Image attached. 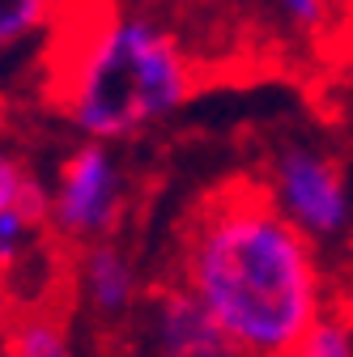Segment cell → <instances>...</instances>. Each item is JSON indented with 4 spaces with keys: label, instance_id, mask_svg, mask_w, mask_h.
I'll return each mask as SVG.
<instances>
[{
    "label": "cell",
    "instance_id": "6da1fadb",
    "mask_svg": "<svg viewBox=\"0 0 353 357\" xmlns=\"http://www.w3.org/2000/svg\"><path fill=\"white\" fill-rule=\"evenodd\" d=\"M239 357H290L332 310L324 255L269 204L255 178L200 196L179 230L174 273Z\"/></svg>",
    "mask_w": 353,
    "mask_h": 357
},
{
    "label": "cell",
    "instance_id": "7a4b0ae2",
    "mask_svg": "<svg viewBox=\"0 0 353 357\" xmlns=\"http://www.w3.org/2000/svg\"><path fill=\"white\" fill-rule=\"evenodd\" d=\"M56 30L47 94L81 141H137L200 89L183 34L149 9H64Z\"/></svg>",
    "mask_w": 353,
    "mask_h": 357
},
{
    "label": "cell",
    "instance_id": "3957f363",
    "mask_svg": "<svg viewBox=\"0 0 353 357\" xmlns=\"http://www.w3.org/2000/svg\"><path fill=\"white\" fill-rule=\"evenodd\" d=\"M269 204L320 255L353 238V196L340 158L311 137H285L255 178Z\"/></svg>",
    "mask_w": 353,
    "mask_h": 357
},
{
    "label": "cell",
    "instance_id": "277c9868",
    "mask_svg": "<svg viewBox=\"0 0 353 357\" xmlns=\"http://www.w3.org/2000/svg\"><path fill=\"white\" fill-rule=\"evenodd\" d=\"M128 204V174L115 158L111 145L81 141L77 149L64 153L56 183H52V221L60 238L68 243H107Z\"/></svg>",
    "mask_w": 353,
    "mask_h": 357
},
{
    "label": "cell",
    "instance_id": "5b68a950",
    "mask_svg": "<svg viewBox=\"0 0 353 357\" xmlns=\"http://www.w3.org/2000/svg\"><path fill=\"white\" fill-rule=\"evenodd\" d=\"M141 336L149 357H239L200 302H192L174 281H162L141 302Z\"/></svg>",
    "mask_w": 353,
    "mask_h": 357
},
{
    "label": "cell",
    "instance_id": "8992f818",
    "mask_svg": "<svg viewBox=\"0 0 353 357\" xmlns=\"http://www.w3.org/2000/svg\"><path fill=\"white\" fill-rule=\"evenodd\" d=\"M77 289H81L85 306L103 319H123L145 302L141 268L115 238L90 243L77 251Z\"/></svg>",
    "mask_w": 353,
    "mask_h": 357
},
{
    "label": "cell",
    "instance_id": "52a82bcc",
    "mask_svg": "<svg viewBox=\"0 0 353 357\" xmlns=\"http://www.w3.org/2000/svg\"><path fill=\"white\" fill-rule=\"evenodd\" d=\"M5 357H73V336L52 310H26L5 332Z\"/></svg>",
    "mask_w": 353,
    "mask_h": 357
},
{
    "label": "cell",
    "instance_id": "ba28073f",
    "mask_svg": "<svg viewBox=\"0 0 353 357\" xmlns=\"http://www.w3.org/2000/svg\"><path fill=\"white\" fill-rule=\"evenodd\" d=\"M60 5L47 0H0V52L22 47L34 34H47L60 22Z\"/></svg>",
    "mask_w": 353,
    "mask_h": 357
},
{
    "label": "cell",
    "instance_id": "9c48e42d",
    "mask_svg": "<svg viewBox=\"0 0 353 357\" xmlns=\"http://www.w3.org/2000/svg\"><path fill=\"white\" fill-rule=\"evenodd\" d=\"M290 357H353V306L332 302V310L290 349Z\"/></svg>",
    "mask_w": 353,
    "mask_h": 357
},
{
    "label": "cell",
    "instance_id": "30bf717a",
    "mask_svg": "<svg viewBox=\"0 0 353 357\" xmlns=\"http://www.w3.org/2000/svg\"><path fill=\"white\" fill-rule=\"evenodd\" d=\"M273 13L285 22V30L294 38H320L340 9L324 5V0H281V5H273Z\"/></svg>",
    "mask_w": 353,
    "mask_h": 357
},
{
    "label": "cell",
    "instance_id": "8fae6325",
    "mask_svg": "<svg viewBox=\"0 0 353 357\" xmlns=\"http://www.w3.org/2000/svg\"><path fill=\"white\" fill-rule=\"evenodd\" d=\"M34 226L22 217V213H0V273H9V268H17L26 255H30V247H34Z\"/></svg>",
    "mask_w": 353,
    "mask_h": 357
},
{
    "label": "cell",
    "instance_id": "7c38bea8",
    "mask_svg": "<svg viewBox=\"0 0 353 357\" xmlns=\"http://www.w3.org/2000/svg\"><path fill=\"white\" fill-rule=\"evenodd\" d=\"M26 178H30V166L22 158H13L9 149H0V213L17 208V196L26 188Z\"/></svg>",
    "mask_w": 353,
    "mask_h": 357
},
{
    "label": "cell",
    "instance_id": "4fadbf2b",
    "mask_svg": "<svg viewBox=\"0 0 353 357\" xmlns=\"http://www.w3.org/2000/svg\"><path fill=\"white\" fill-rule=\"evenodd\" d=\"M5 123H9V98L0 94V132H5Z\"/></svg>",
    "mask_w": 353,
    "mask_h": 357
}]
</instances>
